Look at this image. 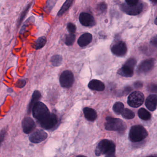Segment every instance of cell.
<instances>
[{"label":"cell","mask_w":157,"mask_h":157,"mask_svg":"<svg viewBox=\"0 0 157 157\" xmlns=\"http://www.w3.org/2000/svg\"><path fill=\"white\" fill-rule=\"evenodd\" d=\"M116 145L112 141L108 139L101 140L95 150V154L97 156L102 155L115 154Z\"/></svg>","instance_id":"6da1fadb"},{"label":"cell","mask_w":157,"mask_h":157,"mask_svg":"<svg viewBox=\"0 0 157 157\" xmlns=\"http://www.w3.org/2000/svg\"><path fill=\"white\" fill-rule=\"evenodd\" d=\"M147 136L148 132L143 126L134 125L130 130L129 138L132 142L138 143L145 139Z\"/></svg>","instance_id":"7a4b0ae2"},{"label":"cell","mask_w":157,"mask_h":157,"mask_svg":"<svg viewBox=\"0 0 157 157\" xmlns=\"http://www.w3.org/2000/svg\"><path fill=\"white\" fill-rule=\"evenodd\" d=\"M105 123V129L109 131H118L124 132L126 129L125 122L122 120L111 117L106 118Z\"/></svg>","instance_id":"3957f363"},{"label":"cell","mask_w":157,"mask_h":157,"mask_svg":"<svg viewBox=\"0 0 157 157\" xmlns=\"http://www.w3.org/2000/svg\"><path fill=\"white\" fill-rule=\"evenodd\" d=\"M32 111L33 117L39 121L43 120L50 113L46 105L40 101H38L34 105Z\"/></svg>","instance_id":"277c9868"},{"label":"cell","mask_w":157,"mask_h":157,"mask_svg":"<svg viewBox=\"0 0 157 157\" xmlns=\"http://www.w3.org/2000/svg\"><path fill=\"white\" fill-rule=\"evenodd\" d=\"M144 101V96L142 92L135 91L130 94L128 97V104L133 108H138L141 106Z\"/></svg>","instance_id":"5b68a950"},{"label":"cell","mask_w":157,"mask_h":157,"mask_svg":"<svg viewBox=\"0 0 157 157\" xmlns=\"http://www.w3.org/2000/svg\"><path fill=\"white\" fill-rule=\"evenodd\" d=\"M39 122L43 129L51 130L55 127L58 124V118L54 113H49L47 117Z\"/></svg>","instance_id":"8992f818"},{"label":"cell","mask_w":157,"mask_h":157,"mask_svg":"<svg viewBox=\"0 0 157 157\" xmlns=\"http://www.w3.org/2000/svg\"><path fill=\"white\" fill-rule=\"evenodd\" d=\"M74 82V77L73 73L69 71H64L61 74L60 82L63 87L69 88L72 87Z\"/></svg>","instance_id":"52a82bcc"},{"label":"cell","mask_w":157,"mask_h":157,"mask_svg":"<svg viewBox=\"0 0 157 157\" xmlns=\"http://www.w3.org/2000/svg\"><path fill=\"white\" fill-rule=\"evenodd\" d=\"M143 6L142 3H139L134 5L123 4L121 6L122 10L126 13L131 15L139 14L143 11Z\"/></svg>","instance_id":"ba28073f"},{"label":"cell","mask_w":157,"mask_h":157,"mask_svg":"<svg viewBox=\"0 0 157 157\" xmlns=\"http://www.w3.org/2000/svg\"><path fill=\"white\" fill-rule=\"evenodd\" d=\"M111 50L114 55L122 57L124 56L127 52V46L125 42L122 41H119L112 46Z\"/></svg>","instance_id":"9c48e42d"},{"label":"cell","mask_w":157,"mask_h":157,"mask_svg":"<svg viewBox=\"0 0 157 157\" xmlns=\"http://www.w3.org/2000/svg\"><path fill=\"white\" fill-rule=\"evenodd\" d=\"M48 137V134L45 131L38 130L34 132L29 137V141L34 144H39L45 141Z\"/></svg>","instance_id":"30bf717a"},{"label":"cell","mask_w":157,"mask_h":157,"mask_svg":"<svg viewBox=\"0 0 157 157\" xmlns=\"http://www.w3.org/2000/svg\"><path fill=\"white\" fill-rule=\"evenodd\" d=\"M22 129L25 134H29L32 132L36 128V124L32 118L26 117L22 121Z\"/></svg>","instance_id":"8fae6325"},{"label":"cell","mask_w":157,"mask_h":157,"mask_svg":"<svg viewBox=\"0 0 157 157\" xmlns=\"http://www.w3.org/2000/svg\"><path fill=\"white\" fill-rule=\"evenodd\" d=\"M155 65V59H148L143 62L140 64L139 68H138L139 72L143 74H146L151 71L154 69Z\"/></svg>","instance_id":"7c38bea8"},{"label":"cell","mask_w":157,"mask_h":157,"mask_svg":"<svg viewBox=\"0 0 157 157\" xmlns=\"http://www.w3.org/2000/svg\"><path fill=\"white\" fill-rule=\"evenodd\" d=\"M79 19L81 24L85 26L91 27L95 25L94 17L88 13H81L79 15Z\"/></svg>","instance_id":"4fadbf2b"},{"label":"cell","mask_w":157,"mask_h":157,"mask_svg":"<svg viewBox=\"0 0 157 157\" xmlns=\"http://www.w3.org/2000/svg\"><path fill=\"white\" fill-rule=\"evenodd\" d=\"M145 105L149 110H155L157 108V95L152 94L148 96L146 101Z\"/></svg>","instance_id":"5bb4252c"},{"label":"cell","mask_w":157,"mask_h":157,"mask_svg":"<svg viewBox=\"0 0 157 157\" xmlns=\"http://www.w3.org/2000/svg\"><path fill=\"white\" fill-rule=\"evenodd\" d=\"M92 35L90 33H86L82 35L78 39L77 43L80 47H85L91 43L92 40Z\"/></svg>","instance_id":"9a60e30c"},{"label":"cell","mask_w":157,"mask_h":157,"mask_svg":"<svg viewBox=\"0 0 157 157\" xmlns=\"http://www.w3.org/2000/svg\"><path fill=\"white\" fill-rule=\"evenodd\" d=\"M88 86L90 89L97 91H103L105 89L104 83L97 79L91 80L88 84Z\"/></svg>","instance_id":"2e32d148"},{"label":"cell","mask_w":157,"mask_h":157,"mask_svg":"<svg viewBox=\"0 0 157 157\" xmlns=\"http://www.w3.org/2000/svg\"><path fill=\"white\" fill-rule=\"evenodd\" d=\"M134 68L127 64L124 65L118 71V73L121 76L126 77H131L133 75Z\"/></svg>","instance_id":"e0dca14e"},{"label":"cell","mask_w":157,"mask_h":157,"mask_svg":"<svg viewBox=\"0 0 157 157\" xmlns=\"http://www.w3.org/2000/svg\"><path fill=\"white\" fill-rule=\"evenodd\" d=\"M83 112H84L85 117L88 121H93L96 119V112L92 108H85L83 109Z\"/></svg>","instance_id":"ac0fdd59"},{"label":"cell","mask_w":157,"mask_h":157,"mask_svg":"<svg viewBox=\"0 0 157 157\" xmlns=\"http://www.w3.org/2000/svg\"><path fill=\"white\" fill-rule=\"evenodd\" d=\"M41 97V94L38 90H35L32 94V98H31V101L29 105L28 109V112L29 113L32 111V108L34 105L38 101Z\"/></svg>","instance_id":"d6986e66"},{"label":"cell","mask_w":157,"mask_h":157,"mask_svg":"<svg viewBox=\"0 0 157 157\" xmlns=\"http://www.w3.org/2000/svg\"><path fill=\"white\" fill-rule=\"evenodd\" d=\"M138 115L140 118L144 121H148L151 119V114L144 108H142L138 110Z\"/></svg>","instance_id":"ffe728a7"},{"label":"cell","mask_w":157,"mask_h":157,"mask_svg":"<svg viewBox=\"0 0 157 157\" xmlns=\"http://www.w3.org/2000/svg\"><path fill=\"white\" fill-rule=\"evenodd\" d=\"M73 0H66L65 2L64 3L62 6L61 8L60 9L58 13V15L59 16H61L62 15L65 13L70 8L71 6L73 3Z\"/></svg>","instance_id":"44dd1931"},{"label":"cell","mask_w":157,"mask_h":157,"mask_svg":"<svg viewBox=\"0 0 157 157\" xmlns=\"http://www.w3.org/2000/svg\"><path fill=\"white\" fill-rule=\"evenodd\" d=\"M123 117L127 120L133 119L135 116L134 113L128 109H124L121 113Z\"/></svg>","instance_id":"7402d4cb"},{"label":"cell","mask_w":157,"mask_h":157,"mask_svg":"<svg viewBox=\"0 0 157 157\" xmlns=\"http://www.w3.org/2000/svg\"><path fill=\"white\" fill-rule=\"evenodd\" d=\"M52 64L54 67H58L61 64L62 57L61 55H56L53 56L51 59Z\"/></svg>","instance_id":"603a6c76"},{"label":"cell","mask_w":157,"mask_h":157,"mask_svg":"<svg viewBox=\"0 0 157 157\" xmlns=\"http://www.w3.org/2000/svg\"><path fill=\"white\" fill-rule=\"evenodd\" d=\"M124 109V105L121 102H116L113 106V111L117 114H121Z\"/></svg>","instance_id":"cb8c5ba5"},{"label":"cell","mask_w":157,"mask_h":157,"mask_svg":"<svg viewBox=\"0 0 157 157\" xmlns=\"http://www.w3.org/2000/svg\"><path fill=\"white\" fill-rule=\"evenodd\" d=\"M47 42L46 38L44 36L41 37L37 40L35 44V48L36 49H39L43 48Z\"/></svg>","instance_id":"d4e9b609"},{"label":"cell","mask_w":157,"mask_h":157,"mask_svg":"<svg viewBox=\"0 0 157 157\" xmlns=\"http://www.w3.org/2000/svg\"><path fill=\"white\" fill-rule=\"evenodd\" d=\"M76 39L75 35L74 34H70L67 35L65 40V43L67 46L73 45Z\"/></svg>","instance_id":"484cf974"},{"label":"cell","mask_w":157,"mask_h":157,"mask_svg":"<svg viewBox=\"0 0 157 157\" xmlns=\"http://www.w3.org/2000/svg\"><path fill=\"white\" fill-rule=\"evenodd\" d=\"M67 29L71 34H74L76 30V27L73 24L70 23L67 25Z\"/></svg>","instance_id":"4316f807"},{"label":"cell","mask_w":157,"mask_h":157,"mask_svg":"<svg viewBox=\"0 0 157 157\" xmlns=\"http://www.w3.org/2000/svg\"><path fill=\"white\" fill-rule=\"evenodd\" d=\"M107 8V4L104 2L100 3L98 6V10L101 13H103V12H105Z\"/></svg>","instance_id":"83f0119b"},{"label":"cell","mask_w":157,"mask_h":157,"mask_svg":"<svg viewBox=\"0 0 157 157\" xmlns=\"http://www.w3.org/2000/svg\"><path fill=\"white\" fill-rule=\"evenodd\" d=\"M6 129H3L0 132V145H1L3 141L4 140L5 137L6 135Z\"/></svg>","instance_id":"f1b7e54d"},{"label":"cell","mask_w":157,"mask_h":157,"mask_svg":"<svg viewBox=\"0 0 157 157\" xmlns=\"http://www.w3.org/2000/svg\"><path fill=\"white\" fill-rule=\"evenodd\" d=\"M26 81L24 79H19L15 84V86L18 88H21L26 85Z\"/></svg>","instance_id":"f546056e"},{"label":"cell","mask_w":157,"mask_h":157,"mask_svg":"<svg viewBox=\"0 0 157 157\" xmlns=\"http://www.w3.org/2000/svg\"><path fill=\"white\" fill-rule=\"evenodd\" d=\"M147 89L150 92H155V93L157 92V86L155 84H153V83L149 84L147 86Z\"/></svg>","instance_id":"4dcf8cb0"},{"label":"cell","mask_w":157,"mask_h":157,"mask_svg":"<svg viewBox=\"0 0 157 157\" xmlns=\"http://www.w3.org/2000/svg\"><path fill=\"white\" fill-rule=\"evenodd\" d=\"M57 1V0H48L47 2V7L51 10L54 6Z\"/></svg>","instance_id":"1f68e13d"},{"label":"cell","mask_w":157,"mask_h":157,"mask_svg":"<svg viewBox=\"0 0 157 157\" xmlns=\"http://www.w3.org/2000/svg\"><path fill=\"white\" fill-rule=\"evenodd\" d=\"M139 0H125L127 4L130 5H134L136 4L139 2Z\"/></svg>","instance_id":"d6a6232c"},{"label":"cell","mask_w":157,"mask_h":157,"mask_svg":"<svg viewBox=\"0 0 157 157\" xmlns=\"http://www.w3.org/2000/svg\"><path fill=\"white\" fill-rule=\"evenodd\" d=\"M135 87L137 89L141 88L143 86V84L141 81H136L134 84Z\"/></svg>","instance_id":"836d02e7"},{"label":"cell","mask_w":157,"mask_h":157,"mask_svg":"<svg viewBox=\"0 0 157 157\" xmlns=\"http://www.w3.org/2000/svg\"><path fill=\"white\" fill-rule=\"evenodd\" d=\"M131 87L130 86L126 87L124 88V90H123V94H124V95H127L128 93H130L131 91L132 90Z\"/></svg>","instance_id":"e575fe53"},{"label":"cell","mask_w":157,"mask_h":157,"mask_svg":"<svg viewBox=\"0 0 157 157\" xmlns=\"http://www.w3.org/2000/svg\"><path fill=\"white\" fill-rule=\"evenodd\" d=\"M157 36H155V37L153 38L152 39V40H151V42L152 44H153L154 46H155V47H157Z\"/></svg>","instance_id":"d590c367"},{"label":"cell","mask_w":157,"mask_h":157,"mask_svg":"<svg viewBox=\"0 0 157 157\" xmlns=\"http://www.w3.org/2000/svg\"><path fill=\"white\" fill-rule=\"evenodd\" d=\"M105 157H116L115 155V154H110V155H107Z\"/></svg>","instance_id":"8d00e7d4"},{"label":"cell","mask_w":157,"mask_h":157,"mask_svg":"<svg viewBox=\"0 0 157 157\" xmlns=\"http://www.w3.org/2000/svg\"><path fill=\"white\" fill-rule=\"evenodd\" d=\"M150 1L153 2L155 3H157V0H150Z\"/></svg>","instance_id":"74e56055"},{"label":"cell","mask_w":157,"mask_h":157,"mask_svg":"<svg viewBox=\"0 0 157 157\" xmlns=\"http://www.w3.org/2000/svg\"><path fill=\"white\" fill-rule=\"evenodd\" d=\"M76 157H85V156H83V155H78V156H77Z\"/></svg>","instance_id":"f35d334b"},{"label":"cell","mask_w":157,"mask_h":157,"mask_svg":"<svg viewBox=\"0 0 157 157\" xmlns=\"http://www.w3.org/2000/svg\"><path fill=\"white\" fill-rule=\"evenodd\" d=\"M147 157H157L155 156H149Z\"/></svg>","instance_id":"ab89813d"}]
</instances>
